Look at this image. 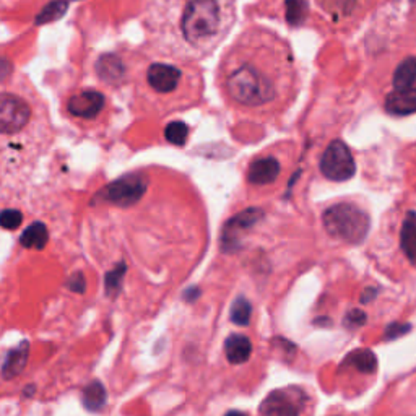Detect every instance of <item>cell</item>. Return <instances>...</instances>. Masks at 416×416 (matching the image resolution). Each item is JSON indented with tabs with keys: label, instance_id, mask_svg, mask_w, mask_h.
<instances>
[{
	"label": "cell",
	"instance_id": "83f0119b",
	"mask_svg": "<svg viewBox=\"0 0 416 416\" xmlns=\"http://www.w3.org/2000/svg\"><path fill=\"white\" fill-rule=\"evenodd\" d=\"M198 294H200V291H198L197 288H190V290H187L184 293V298L187 301H196L198 298Z\"/></svg>",
	"mask_w": 416,
	"mask_h": 416
},
{
	"label": "cell",
	"instance_id": "5bb4252c",
	"mask_svg": "<svg viewBox=\"0 0 416 416\" xmlns=\"http://www.w3.org/2000/svg\"><path fill=\"white\" fill-rule=\"evenodd\" d=\"M343 367H353L361 374H373L378 369V356L373 349L360 348L351 351L342 362Z\"/></svg>",
	"mask_w": 416,
	"mask_h": 416
},
{
	"label": "cell",
	"instance_id": "4316f807",
	"mask_svg": "<svg viewBox=\"0 0 416 416\" xmlns=\"http://www.w3.org/2000/svg\"><path fill=\"white\" fill-rule=\"evenodd\" d=\"M378 293H379V290L378 288H366L365 290V293L361 294V303L362 304H366V303H371V301H373L375 296H378Z\"/></svg>",
	"mask_w": 416,
	"mask_h": 416
},
{
	"label": "cell",
	"instance_id": "ac0fdd59",
	"mask_svg": "<svg viewBox=\"0 0 416 416\" xmlns=\"http://www.w3.org/2000/svg\"><path fill=\"white\" fill-rule=\"evenodd\" d=\"M395 90H408L416 83V57H406L398 64L392 78Z\"/></svg>",
	"mask_w": 416,
	"mask_h": 416
},
{
	"label": "cell",
	"instance_id": "6da1fadb",
	"mask_svg": "<svg viewBox=\"0 0 416 416\" xmlns=\"http://www.w3.org/2000/svg\"><path fill=\"white\" fill-rule=\"evenodd\" d=\"M218 82L236 109L273 113L293 98L298 88L293 51L275 31H244L220 62Z\"/></svg>",
	"mask_w": 416,
	"mask_h": 416
},
{
	"label": "cell",
	"instance_id": "5b68a950",
	"mask_svg": "<svg viewBox=\"0 0 416 416\" xmlns=\"http://www.w3.org/2000/svg\"><path fill=\"white\" fill-rule=\"evenodd\" d=\"M321 171L327 179L335 183H343L355 176V159L342 140H334L325 148L321 159Z\"/></svg>",
	"mask_w": 416,
	"mask_h": 416
},
{
	"label": "cell",
	"instance_id": "cb8c5ba5",
	"mask_svg": "<svg viewBox=\"0 0 416 416\" xmlns=\"http://www.w3.org/2000/svg\"><path fill=\"white\" fill-rule=\"evenodd\" d=\"M367 322V316L366 312H362L361 309H351V311L347 312V316L343 317V325L349 330L360 329Z\"/></svg>",
	"mask_w": 416,
	"mask_h": 416
},
{
	"label": "cell",
	"instance_id": "52a82bcc",
	"mask_svg": "<svg viewBox=\"0 0 416 416\" xmlns=\"http://www.w3.org/2000/svg\"><path fill=\"white\" fill-rule=\"evenodd\" d=\"M306 404V395L303 391H291V389H278L270 392L259 406L262 416H299Z\"/></svg>",
	"mask_w": 416,
	"mask_h": 416
},
{
	"label": "cell",
	"instance_id": "8992f818",
	"mask_svg": "<svg viewBox=\"0 0 416 416\" xmlns=\"http://www.w3.org/2000/svg\"><path fill=\"white\" fill-rule=\"evenodd\" d=\"M31 119V108L28 101L15 93H3L2 104H0V124H2V135H15L26 129Z\"/></svg>",
	"mask_w": 416,
	"mask_h": 416
},
{
	"label": "cell",
	"instance_id": "f1b7e54d",
	"mask_svg": "<svg viewBox=\"0 0 416 416\" xmlns=\"http://www.w3.org/2000/svg\"><path fill=\"white\" fill-rule=\"evenodd\" d=\"M224 416H246L244 413H242V411H238V410H231V411H228L227 415Z\"/></svg>",
	"mask_w": 416,
	"mask_h": 416
},
{
	"label": "cell",
	"instance_id": "277c9868",
	"mask_svg": "<svg viewBox=\"0 0 416 416\" xmlns=\"http://www.w3.org/2000/svg\"><path fill=\"white\" fill-rule=\"evenodd\" d=\"M185 82V70L174 64L154 62L145 70V86L154 98H181Z\"/></svg>",
	"mask_w": 416,
	"mask_h": 416
},
{
	"label": "cell",
	"instance_id": "603a6c76",
	"mask_svg": "<svg viewBox=\"0 0 416 416\" xmlns=\"http://www.w3.org/2000/svg\"><path fill=\"white\" fill-rule=\"evenodd\" d=\"M411 330V324L408 322H391L384 330V340L386 342H392V340L402 338L404 335L408 334Z\"/></svg>",
	"mask_w": 416,
	"mask_h": 416
},
{
	"label": "cell",
	"instance_id": "4fadbf2b",
	"mask_svg": "<svg viewBox=\"0 0 416 416\" xmlns=\"http://www.w3.org/2000/svg\"><path fill=\"white\" fill-rule=\"evenodd\" d=\"M224 353H227V360L231 365H242V362L249 361L252 355L251 338L241 334L229 335L224 342Z\"/></svg>",
	"mask_w": 416,
	"mask_h": 416
},
{
	"label": "cell",
	"instance_id": "7402d4cb",
	"mask_svg": "<svg viewBox=\"0 0 416 416\" xmlns=\"http://www.w3.org/2000/svg\"><path fill=\"white\" fill-rule=\"evenodd\" d=\"M189 137V129L184 122H172L166 127V139L174 145H184Z\"/></svg>",
	"mask_w": 416,
	"mask_h": 416
},
{
	"label": "cell",
	"instance_id": "f546056e",
	"mask_svg": "<svg viewBox=\"0 0 416 416\" xmlns=\"http://www.w3.org/2000/svg\"><path fill=\"white\" fill-rule=\"evenodd\" d=\"M411 2H415V0H411Z\"/></svg>",
	"mask_w": 416,
	"mask_h": 416
},
{
	"label": "cell",
	"instance_id": "484cf974",
	"mask_svg": "<svg viewBox=\"0 0 416 416\" xmlns=\"http://www.w3.org/2000/svg\"><path fill=\"white\" fill-rule=\"evenodd\" d=\"M67 288L70 291H73V293L83 294L86 291V280L85 277H83V273H73L72 277L67 280Z\"/></svg>",
	"mask_w": 416,
	"mask_h": 416
},
{
	"label": "cell",
	"instance_id": "d6986e66",
	"mask_svg": "<svg viewBox=\"0 0 416 416\" xmlns=\"http://www.w3.org/2000/svg\"><path fill=\"white\" fill-rule=\"evenodd\" d=\"M47 229L43 227V224H33L26 231L21 234V246L28 247V249H43L47 242Z\"/></svg>",
	"mask_w": 416,
	"mask_h": 416
},
{
	"label": "cell",
	"instance_id": "7a4b0ae2",
	"mask_svg": "<svg viewBox=\"0 0 416 416\" xmlns=\"http://www.w3.org/2000/svg\"><path fill=\"white\" fill-rule=\"evenodd\" d=\"M234 16V0H148L145 28L161 54L202 59L227 38Z\"/></svg>",
	"mask_w": 416,
	"mask_h": 416
},
{
	"label": "cell",
	"instance_id": "d4e9b609",
	"mask_svg": "<svg viewBox=\"0 0 416 416\" xmlns=\"http://www.w3.org/2000/svg\"><path fill=\"white\" fill-rule=\"evenodd\" d=\"M23 221V215L16 210H3L2 227L5 229H16Z\"/></svg>",
	"mask_w": 416,
	"mask_h": 416
},
{
	"label": "cell",
	"instance_id": "2e32d148",
	"mask_svg": "<svg viewBox=\"0 0 416 416\" xmlns=\"http://www.w3.org/2000/svg\"><path fill=\"white\" fill-rule=\"evenodd\" d=\"M400 247L404 251L405 257L411 264L416 265V213L408 211L402 224L400 231Z\"/></svg>",
	"mask_w": 416,
	"mask_h": 416
},
{
	"label": "cell",
	"instance_id": "30bf717a",
	"mask_svg": "<svg viewBox=\"0 0 416 416\" xmlns=\"http://www.w3.org/2000/svg\"><path fill=\"white\" fill-rule=\"evenodd\" d=\"M280 176V163L273 157H264L251 163L247 170V183L252 185H268Z\"/></svg>",
	"mask_w": 416,
	"mask_h": 416
},
{
	"label": "cell",
	"instance_id": "ba28073f",
	"mask_svg": "<svg viewBox=\"0 0 416 416\" xmlns=\"http://www.w3.org/2000/svg\"><path fill=\"white\" fill-rule=\"evenodd\" d=\"M145 192V184L143 178L139 174H129L124 176V178L114 181L113 184H109L103 192L100 194L98 198L104 202L116 203V205L126 207L130 203L139 202L140 197Z\"/></svg>",
	"mask_w": 416,
	"mask_h": 416
},
{
	"label": "cell",
	"instance_id": "9c48e42d",
	"mask_svg": "<svg viewBox=\"0 0 416 416\" xmlns=\"http://www.w3.org/2000/svg\"><path fill=\"white\" fill-rule=\"evenodd\" d=\"M104 108V96L96 90H82L67 101V113L75 119L91 121Z\"/></svg>",
	"mask_w": 416,
	"mask_h": 416
},
{
	"label": "cell",
	"instance_id": "44dd1931",
	"mask_svg": "<svg viewBox=\"0 0 416 416\" xmlns=\"http://www.w3.org/2000/svg\"><path fill=\"white\" fill-rule=\"evenodd\" d=\"M126 272H127L126 264H121L114 270H111L109 273H106L104 286H106V294H108L109 298H116V296L121 293L122 280L124 277H126Z\"/></svg>",
	"mask_w": 416,
	"mask_h": 416
},
{
	"label": "cell",
	"instance_id": "e0dca14e",
	"mask_svg": "<svg viewBox=\"0 0 416 416\" xmlns=\"http://www.w3.org/2000/svg\"><path fill=\"white\" fill-rule=\"evenodd\" d=\"M82 402L83 406L88 411H101L106 406V402H108V392L103 384L100 380H93V382L88 384V386L83 389L82 392Z\"/></svg>",
	"mask_w": 416,
	"mask_h": 416
},
{
	"label": "cell",
	"instance_id": "7c38bea8",
	"mask_svg": "<svg viewBox=\"0 0 416 416\" xmlns=\"http://www.w3.org/2000/svg\"><path fill=\"white\" fill-rule=\"evenodd\" d=\"M386 111L392 116H410L416 113V88L393 90L386 100Z\"/></svg>",
	"mask_w": 416,
	"mask_h": 416
},
{
	"label": "cell",
	"instance_id": "3957f363",
	"mask_svg": "<svg viewBox=\"0 0 416 416\" xmlns=\"http://www.w3.org/2000/svg\"><path fill=\"white\" fill-rule=\"evenodd\" d=\"M322 221L332 238L348 244H360L365 241L371 228L369 215L355 203L347 202L327 208Z\"/></svg>",
	"mask_w": 416,
	"mask_h": 416
},
{
	"label": "cell",
	"instance_id": "ffe728a7",
	"mask_svg": "<svg viewBox=\"0 0 416 416\" xmlns=\"http://www.w3.org/2000/svg\"><path fill=\"white\" fill-rule=\"evenodd\" d=\"M231 321L236 325L246 327L251 324V317H252V304L247 301L244 296H239V298L234 301L231 306Z\"/></svg>",
	"mask_w": 416,
	"mask_h": 416
},
{
	"label": "cell",
	"instance_id": "8fae6325",
	"mask_svg": "<svg viewBox=\"0 0 416 416\" xmlns=\"http://www.w3.org/2000/svg\"><path fill=\"white\" fill-rule=\"evenodd\" d=\"M28 358H30V343L26 342V340L20 342L16 347L8 349L5 358H3V366H2L3 379L8 380L23 373L26 365H28Z\"/></svg>",
	"mask_w": 416,
	"mask_h": 416
},
{
	"label": "cell",
	"instance_id": "9a60e30c",
	"mask_svg": "<svg viewBox=\"0 0 416 416\" xmlns=\"http://www.w3.org/2000/svg\"><path fill=\"white\" fill-rule=\"evenodd\" d=\"M96 73L103 82L117 85L126 75V67L117 56H104L96 64Z\"/></svg>",
	"mask_w": 416,
	"mask_h": 416
}]
</instances>
